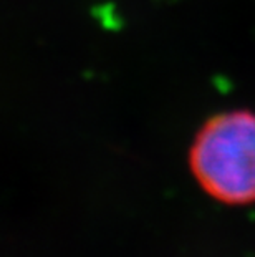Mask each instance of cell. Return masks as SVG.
I'll return each mask as SVG.
<instances>
[{"mask_svg":"<svg viewBox=\"0 0 255 257\" xmlns=\"http://www.w3.org/2000/svg\"><path fill=\"white\" fill-rule=\"evenodd\" d=\"M194 178L224 204L255 201V113L230 110L210 116L189 153Z\"/></svg>","mask_w":255,"mask_h":257,"instance_id":"1","label":"cell"}]
</instances>
